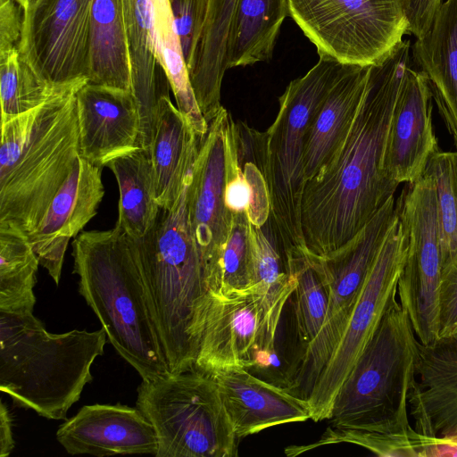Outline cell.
Here are the masks:
<instances>
[{"label":"cell","mask_w":457,"mask_h":457,"mask_svg":"<svg viewBox=\"0 0 457 457\" xmlns=\"http://www.w3.org/2000/svg\"><path fill=\"white\" fill-rule=\"evenodd\" d=\"M341 443L356 445L384 457H423L424 453V435L415 428L379 431L334 425H329L318 441L305 445H289L285 448V453L293 457L320 446Z\"/></svg>","instance_id":"cell-32"},{"label":"cell","mask_w":457,"mask_h":457,"mask_svg":"<svg viewBox=\"0 0 457 457\" xmlns=\"http://www.w3.org/2000/svg\"><path fill=\"white\" fill-rule=\"evenodd\" d=\"M434 179L443 266L457 254V152L436 153L426 169Z\"/></svg>","instance_id":"cell-37"},{"label":"cell","mask_w":457,"mask_h":457,"mask_svg":"<svg viewBox=\"0 0 457 457\" xmlns=\"http://www.w3.org/2000/svg\"><path fill=\"white\" fill-rule=\"evenodd\" d=\"M238 439L266 428L312 418L309 403L286 386L257 378L249 370L228 368L211 374Z\"/></svg>","instance_id":"cell-20"},{"label":"cell","mask_w":457,"mask_h":457,"mask_svg":"<svg viewBox=\"0 0 457 457\" xmlns=\"http://www.w3.org/2000/svg\"><path fill=\"white\" fill-rule=\"evenodd\" d=\"M39 261L28 237L15 226L0 222V312H33Z\"/></svg>","instance_id":"cell-30"},{"label":"cell","mask_w":457,"mask_h":457,"mask_svg":"<svg viewBox=\"0 0 457 457\" xmlns=\"http://www.w3.org/2000/svg\"><path fill=\"white\" fill-rule=\"evenodd\" d=\"M432 99L427 76L413 65L397 96L384 153L386 176L397 186L420 179L439 151L432 123Z\"/></svg>","instance_id":"cell-16"},{"label":"cell","mask_w":457,"mask_h":457,"mask_svg":"<svg viewBox=\"0 0 457 457\" xmlns=\"http://www.w3.org/2000/svg\"><path fill=\"white\" fill-rule=\"evenodd\" d=\"M288 268L290 273L295 270L297 276L293 295L301 357L323 326L328 310V292L323 279L304 257L294 259Z\"/></svg>","instance_id":"cell-35"},{"label":"cell","mask_w":457,"mask_h":457,"mask_svg":"<svg viewBox=\"0 0 457 457\" xmlns=\"http://www.w3.org/2000/svg\"><path fill=\"white\" fill-rule=\"evenodd\" d=\"M87 81L68 84L37 108L1 123L0 222L27 237L79 157L76 94Z\"/></svg>","instance_id":"cell-2"},{"label":"cell","mask_w":457,"mask_h":457,"mask_svg":"<svg viewBox=\"0 0 457 457\" xmlns=\"http://www.w3.org/2000/svg\"><path fill=\"white\" fill-rule=\"evenodd\" d=\"M23 10H28L34 7L41 0H18Z\"/></svg>","instance_id":"cell-44"},{"label":"cell","mask_w":457,"mask_h":457,"mask_svg":"<svg viewBox=\"0 0 457 457\" xmlns=\"http://www.w3.org/2000/svg\"><path fill=\"white\" fill-rule=\"evenodd\" d=\"M414 64L428 78L432 97L457 147V0H445L429 30L411 47Z\"/></svg>","instance_id":"cell-24"},{"label":"cell","mask_w":457,"mask_h":457,"mask_svg":"<svg viewBox=\"0 0 457 457\" xmlns=\"http://www.w3.org/2000/svg\"><path fill=\"white\" fill-rule=\"evenodd\" d=\"M76 103L80 157L104 167L141 148L140 113L132 91L87 81Z\"/></svg>","instance_id":"cell-17"},{"label":"cell","mask_w":457,"mask_h":457,"mask_svg":"<svg viewBox=\"0 0 457 457\" xmlns=\"http://www.w3.org/2000/svg\"><path fill=\"white\" fill-rule=\"evenodd\" d=\"M406 253L407 237L398 215L369 270L344 335L307 398L313 421L328 420L338 390L396 297Z\"/></svg>","instance_id":"cell-13"},{"label":"cell","mask_w":457,"mask_h":457,"mask_svg":"<svg viewBox=\"0 0 457 457\" xmlns=\"http://www.w3.org/2000/svg\"><path fill=\"white\" fill-rule=\"evenodd\" d=\"M56 438L72 455L155 456L158 451L156 434L150 421L137 407L120 403L83 406L59 426Z\"/></svg>","instance_id":"cell-19"},{"label":"cell","mask_w":457,"mask_h":457,"mask_svg":"<svg viewBox=\"0 0 457 457\" xmlns=\"http://www.w3.org/2000/svg\"><path fill=\"white\" fill-rule=\"evenodd\" d=\"M90 0H41L23 10L19 48L52 84L87 79Z\"/></svg>","instance_id":"cell-15"},{"label":"cell","mask_w":457,"mask_h":457,"mask_svg":"<svg viewBox=\"0 0 457 457\" xmlns=\"http://www.w3.org/2000/svg\"><path fill=\"white\" fill-rule=\"evenodd\" d=\"M372 65L345 64L306 135L305 183L334 156L347 136L367 90Z\"/></svg>","instance_id":"cell-23"},{"label":"cell","mask_w":457,"mask_h":457,"mask_svg":"<svg viewBox=\"0 0 457 457\" xmlns=\"http://www.w3.org/2000/svg\"><path fill=\"white\" fill-rule=\"evenodd\" d=\"M399 215L392 195L372 219L347 243L323 257L305 256L324 281L328 310L322 328L300 357L287 388L307 401L336 350L370 269Z\"/></svg>","instance_id":"cell-9"},{"label":"cell","mask_w":457,"mask_h":457,"mask_svg":"<svg viewBox=\"0 0 457 457\" xmlns=\"http://www.w3.org/2000/svg\"><path fill=\"white\" fill-rule=\"evenodd\" d=\"M187 66L191 62L204 25L207 0H169Z\"/></svg>","instance_id":"cell-38"},{"label":"cell","mask_w":457,"mask_h":457,"mask_svg":"<svg viewBox=\"0 0 457 457\" xmlns=\"http://www.w3.org/2000/svg\"><path fill=\"white\" fill-rule=\"evenodd\" d=\"M15 443L12 434V417L6 407L0 403V457L8 456L14 449Z\"/></svg>","instance_id":"cell-42"},{"label":"cell","mask_w":457,"mask_h":457,"mask_svg":"<svg viewBox=\"0 0 457 457\" xmlns=\"http://www.w3.org/2000/svg\"><path fill=\"white\" fill-rule=\"evenodd\" d=\"M79 291L117 353L143 380L170 371L140 271L135 240L118 226L84 231L72 242Z\"/></svg>","instance_id":"cell-4"},{"label":"cell","mask_w":457,"mask_h":457,"mask_svg":"<svg viewBox=\"0 0 457 457\" xmlns=\"http://www.w3.org/2000/svg\"><path fill=\"white\" fill-rule=\"evenodd\" d=\"M457 334V254L441 271L438 296V338Z\"/></svg>","instance_id":"cell-39"},{"label":"cell","mask_w":457,"mask_h":457,"mask_svg":"<svg viewBox=\"0 0 457 457\" xmlns=\"http://www.w3.org/2000/svg\"><path fill=\"white\" fill-rule=\"evenodd\" d=\"M129 46L131 91L140 113V147L150 152L158 101L169 94V81L162 67L154 17L150 0H122Z\"/></svg>","instance_id":"cell-22"},{"label":"cell","mask_w":457,"mask_h":457,"mask_svg":"<svg viewBox=\"0 0 457 457\" xmlns=\"http://www.w3.org/2000/svg\"><path fill=\"white\" fill-rule=\"evenodd\" d=\"M424 457L457 456V440L424 435Z\"/></svg>","instance_id":"cell-43"},{"label":"cell","mask_w":457,"mask_h":457,"mask_svg":"<svg viewBox=\"0 0 457 457\" xmlns=\"http://www.w3.org/2000/svg\"><path fill=\"white\" fill-rule=\"evenodd\" d=\"M87 79L131 91L122 0H90Z\"/></svg>","instance_id":"cell-27"},{"label":"cell","mask_w":457,"mask_h":457,"mask_svg":"<svg viewBox=\"0 0 457 457\" xmlns=\"http://www.w3.org/2000/svg\"><path fill=\"white\" fill-rule=\"evenodd\" d=\"M238 161L250 189L247 215L250 222L263 227L270 216V191L266 176V134L243 121L235 122Z\"/></svg>","instance_id":"cell-33"},{"label":"cell","mask_w":457,"mask_h":457,"mask_svg":"<svg viewBox=\"0 0 457 457\" xmlns=\"http://www.w3.org/2000/svg\"><path fill=\"white\" fill-rule=\"evenodd\" d=\"M230 119V113L222 106L208 122L206 134L199 138L190 184L191 228L209 293L216 286L221 254L233 220V212L224 199Z\"/></svg>","instance_id":"cell-14"},{"label":"cell","mask_w":457,"mask_h":457,"mask_svg":"<svg viewBox=\"0 0 457 457\" xmlns=\"http://www.w3.org/2000/svg\"><path fill=\"white\" fill-rule=\"evenodd\" d=\"M410 40H402L371 67L366 93L344 142L305 183L301 209L305 256L323 257L352 239L397 185L383 168L386 136L400 88L414 65Z\"/></svg>","instance_id":"cell-1"},{"label":"cell","mask_w":457,"mask_h":457,"mask_svg":"<svg viewBox=\"0 0 457 457\" xmlns=\"http://www.w3.org/2000/svg\"><path fill=\"white\" fill-rule=\"evenodd\" d=\"M237 0H207L204 25L187 65L192 87L206 122L219 112L221 83L227 71V46Z\"/></svg>","instance_id":"cell-26"},{"label":"cell","mask_w":457,"mask_h":457,"mask_svg":"<svg viewBox=\"0 0 457 457\" xmlns=\"http://www.w3.org/2000/svg\"><path fill=\"white\" fill-rule=\"evenodd\" d=\"M399 199L407 237L404 266L397 284L402 308L419 342L438 339V296L443 268L437 200L432 175L425 171Z\"/></svg>","instance_id":"cell-12"},{"label":"cell","mask_w":457,"mask_h":457,"mask_svg":"<svg viewBox=\"0 0 457 457\" xmlns=\"http://www.w3.org/2000/svg\"><path fill=\"white\" fill-rule=\"evenodd\" d=\"M199 138L169 96L158 101L157 120L150 148L155 198L169 209L178 200L198 150Z\"/></svg>","instance_id":"cell-25"},{"label":"cell","mask_w":457,"mask_h":457,"mask_svg":"<svg viewBox=\"0 0 457 457\" xmlns=\"http://www.w3.org/2000/svg\"><path fill=\"white\" fill-rule=\"evenodd\" d=\"M420 342L395 297L333 402L329 425L379 431L411 428L409 395Z\"/></svg>","instance_id":"cell-6"},{"label":"cell","mask_w":457,"mask_h":457,"mask_svg":"<svg viewBox=\"0 0 457 457\" xmlns=\"http://www.w3.org/2000/svg\"><path fill=\"white\" fill-rule=\"evenodd\" d=\"M287 16L288 0H237L228 32L227 68L270 61Z\"/></svg>","instance_id":"cell-28"},{"label":"cell","mask_w":457,"mask_h":457,"mask_svg":"<svg viewBox=\"0 0 457 457\" xmlns=\"http://www.w3.org/2000/svg\"><path fill=\"white\" fill-rule=\"evenodd\" d=\"M106 166L119 187L116 226L133 239H139L152 228L160 210L150 152L137 148L112 159Z\"/></svg>","instance_id":"cell-29"},{"label":"cell","mask_w":457,"mask_h":457,"mask_svg":"<svg viewBox=\"0 0 457 457\" xmlns=\"http://www.w3.org/2000/svg\"><path fill=\"white\" fill-rule=\"evenodd\" d=\"M344 65L333 58L320 56L304 76L287 87L278 99V115L265 131L270 222L287 265L306 254L301 221L306 135Z\"/></svg>","instance_id":"cell-7"},{"label":"cell","mask_w":457,"mask_h":457,"mask_svg":"<svg viewBox=\"0 0 457 457\" xmlns=\"http://www.w3.org/2000/svg\"><path fill=\"white\" fill-rule=\"evenodd\" d=\"M102 169L79 156L39 226L28 237L39 264L56 285L70 239L77 237L97 213L104 195Z\"/></svg>","instance_id":"cell-18"},{"label":"cell","mask_w":457,"mask_h":457,"mask_svg":"<svg viewBox=\"0 0 457 457\" xmlns=\"http://www.w3.org/2000/svg\"><path fill=\"white\" fill-rule=\"evenodd\" d=\"M409 407L417 431L457 440V334L420 343Z\"/></svg>","instance_id":"cell-21"},{"label":"cell","mask_w":457,"mask_h":457,"mask_svg":"<svg viewBox=\"0 0 457 457\" xmlns=\"http://www.w3.org/2000/svg\"><path fill=\"white\" fill-rule=\"evenodd\" d=\"M162 67L174 95L177 107L198 138L207 132L208 123L198 106L175 24L156 29Z\"/></svg>","instance_id":"cell-34"},{"label":"cell","mask_w":457,"mask_h":457,"mask_svg":"<svg viewBox=\"0 0 457 457\" xmlns=\"http://www.w3.org/2000/svg\"><path fill=\"white\" fill-rule=\"evenodd\" d=\"M106 338L103 328L53 334L33 312H0V389L20 408L66 420L93 380L90 369Z\"/></svg>","instance_id":"cell-5"},{"label":"cell","mask_w":457,"mask_h":457,"mask_svg":"<svg viewBox=\"0 0 457 457\" xmlns=\"http://www.w3.org/2000/svg\"><path fill=\"white\" fill-rule=\"evenodd\" d=\"M66 85L49 82L19 47L0 56L1 123L37 108Z\"/></svg>","instance_id":"cell-31"},{"label":"cell","mask_w":457,"mask_h":457,"mask_svg":"<svg viewBox=\"0 0 457 457\" xmlns=\"http://www.w3.org/2000/svg\"><path fill=\"white\" fill-rule=\"evenodd\" d=\"M23 30V8L18 0H0V56L19 47Z\"/></svg>","instance_id":"cell-40"},{"label":"cell","mask_w":457,"mask_h":457,"mask_svg":"<svg viewBox=\"0 0 457 457\" xmlns=\"http://www.w3.org/2000/svg\"><path fill=\"white\" fill-rule=\"evenodd\" d=\"M192 169L175 204L169 209L160 207L152 228L134 239L151 312L171 374L194 369L209 295L191 228Z\"/></svg>","instance_id":"cell-3"},{"label":"cell","mask_w":457,"mask_h":457,"mask_svg":"<svg viewBox=\"0 0 457 457\" xmlns=\"http://www.w3.org/2000/svg\"><path fill=\"white\" fill-rule=\"evenodd\" d=\"M137 407L153 425L156 457H234L237 440L212 375L199 370L143 380Z\"/></svg>","instance_id":"cell-8"},{"label":"cell","mask_w":457,"mask_h":457,"mask_svg":"<svg viewBox=\"0 0 457 457\" xmlns=\"http://www.w3.org/2000/svg\"><path fill=\"white\" fill-rule=\"evenodd\" d=\"M254 285L251 223L246 212L233 213L231 229L225 244L219 276L210 294L227 295Z\"/></svg>","instance_id":"cell-36"},{"label":"cell","mask_w":457,"mask_h":457,"mask_svg":"<svg viewBox=\"0 0 457 457\" xmlns=\"http://www.w3.org/2000/svg\"><path fill=\"white\" fill-rule=\"evenodd\" d=\"M407 22V34L422 37L430 29L442 0H400Z\"/></svg>","instance_id":"cell-41"},{"label":"cell","mask_w":457,"mask_h":457,"mask_svg":"<svg viewBox=\"0 0 457 457\" xmlns=\"http://www.w3.org/2000/svg\"><path fill=\"white\" fill-rule=\"evenodd\" d=\"M288 299H275L258 285L227 295L209 293L194 369L212 374L267 366Z\"/></svg>","instance_id":"cell-11"},{"label":"cell","mask_w":457,"mask_h":457,"mask_svg":"<svg viewBox=\"0 0 457 457\" xmlns=\"http://www.w3.org/2000/svg\"><path fill=\"white\" fill-rule=\"evenodd\" d=\"M289 16L320 56L378 65L407 34L400 0H288Z\"/></svg>","instance_id":"cell-10"}]
</instances>
